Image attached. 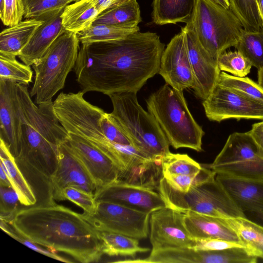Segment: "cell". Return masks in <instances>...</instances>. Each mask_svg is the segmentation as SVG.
Segmentation results:
<instances>
[{
  "instance_id": "6da1fadb",
  "label": "cell",
  "mask_w": 263,
  "mask_h": 263,
  "mask_svg": "<svg viewBox=\"0 0 263 263\" xmlns=\"http://www.w3.org/2000/svg\"><path fill=\"white\" fill-rule=\"evenodd\" d=\"M164 48L157 33L140 31L119 40L82 44L73 68L80 90L138 92L158 73Z\"/></svg>"
},
{
  "instance_id": "7a4b0ae2",
  "label": "cell",
  "mask_w": 263,
  "mask_h": 263,
  "mask_svg": "<svg viewBox=\"0 0 263 263\" xmlns=\"http://www.w3.org/2000/svg\"><path fill=\"white\" fill-rule=\"evenodd\" d=\"M8 223L23 237L81 262H98L104 254L97 230L83 214L54 200L18 209Z\"/></svg>"
},
{
  "instance_id": "3957f363",
  "label": "cell",
  "mask_w": 263,
  "mask_h": 263,
  "mask_svg": "<svg viewBox=\"0 0 263 263\" xmlns=\"http://www.w3.org/2000/svg\"><path fill=\"white\" fill-rule=\"evenodd\" d=\"M17 92L24 122L15 159L37 201L48 200L52 198L51 178L57 167L59 146L69 135L54 114L53 101L36 104L28 85L17 83Z\"/></svg>"
},
{
  "instance_id": "277c9868",
  "label": "cell",
  "mask_w": 263,
  "mask_h": 263,
  "mask_svg": "<svg viewBox=\"0 0 263 263\" xmlns=\"http://www.w3.org/2000/svg\"><path fill=\"white\" fill-rule=\"evenodd\" d=\"M137 93L126 91L108 96L113 107L109 116L133 146L148 158L161 162L171 153L170 145L154 117L139 104Z\"/></svg>"
},
{
  "instance_id": "5b68a950",
  "label": "cell",
  "mask_w": 263,
  "mask_h": 263,
  "mask_svg": "<svg viewBox=\"0 0 263 263\" xmlns=\"http://www.w3.org/2000/svg\"><path fill=\"white\" fill-rule=\"evenodd\" d=\"M146 104L173 148L202 151L204 132L190 112L182 91L166 83L149 96Z\"/></svg>"
},
{
  "instance_id": "8992f818",
  "label": "cell",
  "mask_w": 263,
  "mask_h": 263,
  "mask_svg": "<svg viewBox=\"0 0 263 263\" xmlns=\"http://www.w3.org/2000/svg\"><path fill=\"white\" fill-rule=\"evenodd\" d=\"M80 43L77 34L66 30L32 65L34 79L29 92L36 104L52 101V98L64 87L75 66Z\"/></svg>"
},
{
  "instance_id": "52a82bcc",
  "label": "cell",
  "mask_w": 263,
  "mask_h": 263,
  "mask_svg": "<svg viewBox=\"0 0 263 263\" xmlns=\"http://www.w3.org/2000/svg\"><path fill=\"white\" fill-rule=\"evenodd\" d=\"M215 177L183 192L172 187L162 176L158 192L167 207L184 214L193 212L223 218L246 217Z\"/></svg>"
},
{
  "instance_id": "ba28073f",
  "label": "cell",
  "mask_w": 263,
  "mask_h": 263,
  "mask_svg": "<svg viewBox=\"0 0 263 263\" xmlns=\"http://www.w3.org/2000/svg\"><path fill=\"white\" fill-rule=\"evenodd\" d=\"M202 47L217 59L228 48L234 47L244 28L230 9L209 0H196L190 21L186 23Z\"/></svg>"
},
{
  "instance_id": "9c48e42d",
  "label": "cell",
  "mask_w": 263,
  "mask_h": 263,
  "mask_svg": "<svg viewBox=\"0 0 263 263\" xmlns=\"http://www.w3.org/2000/svg\"><path fill=\"white\" fill-rule=\"evenodd\" d=\"M209 168L216 174L263 180V154L248 132H235Z\"/></svg>"
},
{
  "instance_id": "30bf717a",
  "label": "cell",
  "mask_w": 263,
  "mask_h": 263,
  "mask_svg": "<svg viewBox=\"0 0 263 263\" xmlns=\"http://www.w3.org/2000/svg\"><path fill=\"white\" fill-rule=\"evenodd\" d=\"M150 215L119 204L103 201L97 202V210L93 215L83 214L97 230L119 233L138 239L147 237Z\"/></svg>"
},
{
  "instance_id": "8fae6325",
  "label": "cell",
  "mask_w": 263,
  "mask_h": 263,
  "mask_svg": "<svg viewBox=\"0 0 263 263\" xmlns=\"http://www.w3.org/2000/svg\"><path fill=\"white\" fill-rule=\"evenodd\" d=\"M202 105L210 121L229 119L263 120V103L245 97L216 82Z\"/></svg>"
},
{
  "instance_id": "7c38bea8",
  "label": "cell",
  "mask_w": 263,
  "mask_h": 263,
  "mask_svg": "<svg viewBox=\"0 0 263 263\" xmlns=\"http://www.w3.org/2000/svg\"><path fill=\"white\" fill-rule=\"evenodd\" d=\"M184 217V213L167 206L151 213L152 251L192 246L194 238L185 227Z\"/></svg>"
},
{
  "instance_id": "4fadbf2b",
  "label": "cell",
  "mask_w": 263,
  "mask_h": 263,
  "mask_svg": "<svg viewBox=\"0 0 263 263\" xmlns=\"http://www.w3.org/2000/svg\"><path fill=\"white\" fill-rule=\"evenodd\" d=\"M158 73L172 88L182 91L194 85V74L190 63L185 34L181 31L167 45L161 56Z\"/></svg>"
},
{
  "instance_id": "5bb4252c",
  "label": "cell",
  "mask_w": 263,
  "mask_h": 263,
  "mask_svg": "<svg viewBox=\"0 0 263 263\" xmlns=\"http://www.w3.org/2000/svg\"><path fill=\"white\" fill-rule=\"evenodd\" d=\"M94 198L150 214L167 206L158 191L117 181L96 190Z\"/></svg>"
},
{
  "instance_id": "9a60e30c",
  "label": "cell",
  "mask_w": 263,
  "mask_h": 263,
  "mask_svg": "<svg viewBox=\"0 0 263 263\" xmlns=\"http://www.w3.org/2000/svg\"><path fill=\"white\" fill-rule=\"evenodd\" d=\"M68 135L66 143L92 179L96 191L118 180L119 170L110 157L87 140Z\"/></svg>"
},
{
  "instance_id": "2e32d148",
  "label": "cell",
  "mask_w": 263,
  "mask_h": 263,
  "mask_svg": "<svg viewBox=\"0 0 263 263\" xmlns=\"http://www.w3.org/2000/svg\"><path fill=\"white\" fill-rule=\"evenodd\" d=\"M72 186L94 195L95 184L81 161L66 142L59 146L57 169L51 178L52 198L59 200L63 190Z\"/></svg>"
},
{
  "instance_id": "e0dca14e",
  "label": "cell",
  "mask_w": 263,
  "mask_h": 263,
  "mask_svg": "<svg viewBox=\"0 0 263 263\" xmlns=\"http://www.w3.org/2000/svg\"><path fill=\"white\" fill-rule=\"evenodd\" d=\"M23 122L17 83L0 80V139L14 157L20 149Z\"/></svg>"
},
{
  "instance_id": "ac0fdd59",
  "label": "cell",
  "mask_w": 263,
  "mask_h": 263,
  "mask_svg": "<svg viewBox=\"0 0 263 263\" xmlns=\"http://www.w3.org/2000/svg\"><path fill=\"white\" fill-rule=\"evenodd\" d=\"M181 28L185 34L188 54L194 74V85L192 88L196 97L204 100L211 93L221 71L217 59L202 47L194 31L187 25Z\"/></svg>"
},
{
  "instance_id": "d6986e66",
  "label": "cell",
  "mask_w": 263,
  "mask_h": 263,
  "mask_svg": "<svg viewBox=\"0 0 263 263\" xmlns=\"http://www.w3.org/2000/svg\"><path fill=\"white\" fill-rule=\"evenodd\" d=\"M215 178L243 212L263 214V180L240 179L221 174H216Z\"/></svg>"
},
{
  "instance_id": "ffe728a7",
  "label": "cell",
  "mask_w": 263,
  "mask_h": 263,
  "mask_svg": "<svg viewBox=\"0 0 263 263\" xmlns=\"http://www.w3.org/2000/svg\"><path fill=\"white\" fill-rule=\"evenodd\" d=\"M61 14L44 21L36 30L18 57L23 63L32 66L38 61L54 41L66 30Z\"/></svg>"
},
{
  "instance_id": "44dd1931",
  "label": "cell",
  "mask_w": 263,
  "mask_h": 263,
  "mask_svg": "<svg viewBox=\"0 0 263 263\" xmlns=\"http://www.w3.org/2000/svg\"><path fill=\"white\" fill-rule=\"evenodd\" d=\"M184 222L194 239H220L242 245L236 233L222 218L187 212L184 214Z\"/></svg>"
},
{
  "instance_id": "7402d4cb",
  "label": "cell",
  "mask_w": 263,
  "mask_h": 263,
  "mask_svg": "<svg viewBox=\"0 0 263 263\" xmlns=\"http://www.w3.org/2000/svg\"><path fill=\"white\" fill-rule=\"evenodd\" d=\"M43 21L26 19L8 27L0 33V55L16 58Z\"/></svg>"
},
{
  "instance_id": "603a6c76",
  "label": "cell",
  "mask_w": 263,
  "mask_h": 263,
  "mask_svg": "<svg viewBox=\"0 0 263 263\" xmlns=\"http://www.w3.org/2000/svg\"><path fill=\"white\" fill-rule=\"evenodd\" d=\"M196 0H153L152 18L156 25L187 23L190 20Z\"/></svg>"
},
{
  "instance_id": "cb8c5ba5",
  "label": "cell",
  "mask_w": 263,
  "mask_h": 263,
  "mask_svg": "<svg viewBox=\"0 0 263 263\" xmlns=\"http://www.w3.org/2000/svg\"><path fill=\"white\" fill-rule=\"evenodd\" d=\"M0 159L6 168L12 187L18 196L20 203L26 206L35 205L37 199L33 189L18 166L15 157L1 139Z\"/></svg>"
},
{
  "instance_id": "d4e9b609",
  "label": "cell",
  "mask_w": 263,
  "mask_h": 263,
  "mask_svg": "<svg viewBox=\"0 0 263 263\" xmlns=\"http://www.w3.org/2000/svg\"><path fill=\"white\" fill-rule=\"evenodd\" d=\"M99 14L91 0H79L65 8L62 23L66 31L78 34L91 26Z\"/></svg>"
},
{
  "instance_id": "484cf974",
  "label": "cell",
  "mask_w": 263,
  "mask_h": 263,
  "mask_svg": "<svg viewBox=\"0 0 263 263\" xmlns=\"http://www.w3.org/2000/svg\"><path fill=\"white\" fill-rule=\"evenodd\" d=\"M237 234L249 252L263 259V226L246 218H222Z\"/></svg>"
},
{
  "instance_id": "4316f807",
  "label": "cell",
  "mask_w": 263,
  "mask_h": 263,
  "mask_svg": "<svg viewBox=\"0 0 263 263\" xmlns=\"http://www.w3.org/2000/svg\"><path fill=\"white\" fill-rule=\"evenodd\" d=\"M142 21L141 11L136 0H128L100 13L92 25L135 27Z\"/></svg>"
},
{
  "instance_id": "83f0119b",
  "label": "cell",
  "mask_w": 263,
  "mask_h": 263,
  "mask_svg": "<svg viewBox=\"0 0 263 263\" xmlns=\"http://www.w3.org/2000/svg\"><path fill=\"white\" fill-rule=\"evenodd\" d=\"M104 254L109 256L134 257L149 249L139 245V239L112 232L97 230Z\"/></svg>"
},
{
  "instance_id": "f1b7e54d",
  "label": "cell",
  "mask_w": 263,
  "mask_h": 263,
  "mask_svg": "<svg viewBox=\"0 0 263 263\" xmlns=\"http://www.w3.org/2000/svg\"><path fill=\"white\" fill-rule=\"evenodd\" d=\"M140 31L139 27H123L105 25H92L77 34L81 44L110 42L123 39Z\"/></svg>"
},
{
  "instance_id": "f546056e",
  "label": "cell",
  "mask_w": 263,
  "mask_h": 263,
  "mask_svg": "<svg viewBox=\"0 0 263 263\" xmlns=\"http://www.w3.org/2000/svg\"><path fill=\"white\" fill-rule=\"evenodd\" d=\"M79 0H23L24 17L45 21L62 14L69 4Z\"/></svg>"
},
{
  "instance_id": "4dcf8cb0",
  "label": "cell",
  "mask_w": 263,
  "mask_h": 263,
  "mask_svg": "<svg viewBox=\"0 0 263 263\" xmlns=\"http://www.w3.org/2000/svg\"><path fill=\"white\" fill-rule=\"evenodd\" d=\"M257 70L263 67V30H243L234 46Z\"/></svg>"
},
{
  "instance_id": "1f68e13d",
  "label": "cell",
  "mask_w": 263,
  "mask_h": 263,
  "mask_svg": "<svg viewBox=\"0 0 263 263\" xmlns=\"http://www.w3.org/2000/svg\"><path fill=\"white\" fill-rule=\"evenodd\" d=\"M230 9L239 19L245 30H263L257 0H229Z\"/></svg>"
},
{
  "instance_id": "d6a6232c",
  "label": "cell",
  "mask_w": 263,
  "mask_h": 263,
  "mask_svg": "<svg viewBox=\"0 0 263 263\" xmlns=\"http://www.w3.org/2000/svg\"><path fill=\"white\" fill-rule=\"evenodd\" d=\"M217 83L251 99L263 103V88L247 77H239L220 72Z\"/></svg>"
},
{
  "instance_id": "836d02e7",
  "label": "cell",
  "mask_w": 263,
  "mask_h": 263,
  "mask_svg": "<svg viewBox=\"0 0 263 263\" xmlns=\"http://www.w3.org/2000/svg\"><path fill=\"white\" fill-rule=\"evenodd\" d=\"M202 166L187 154L170 153L161 161L163 177L171 175H195L198 174Z\"/></svg>"
},
{
  "instance_id": "e575fe53",
  "label": "cell",
  "mask_w": 263,
  "mask_h": 263,
  "mask_svg": "<svg viewBox=\"0 0 263 263\" xmlns=\"http://www.w3.org/2000/svg\"><path fill=\"white\" fill-rule=\"evenodd\" d=\"M32 77L30 66L19 62L16 58L0 55V80L28 85Z\"/></svg>"
},
{
  "instance_id": "d590c367",
  "label": "cell",
  "mask_w": 263,
  "mask_h": 263,
  "mask_svg": "<svg viewBox=\"0 0 263 263\" xmlns=\"http://www.w3.org/2000/svg\"><path fill=\"white\" fill-rule=\"evenodd\" d=\"M217 62L220 71L239 77L247 76L252 67L248 60L237 50L222 52L217 58Z\"/></svg>"
},
{
  "instance_id": "8d00e7d4",
  "label": "cell",
  "mask_w": 263,
  "mask_h": 263,
  "mask_svg": "<svg viewBox=\"0 0 263 263\" xmlns=\"http://www.w3.org/2000/svg\"><path fill=\"white\" fill-rule=\"evenodd\" d=\"M216 173L210 168L202 166L200 172L195 175H171L164 177L173 189L183 192H187L192 186L206 182L216 177Z\"/></svg>"
},
{
  "instance_id": "74e56055",
  "label": "cell",
  "mask_w": 263,
  "mask_h": 263,
  "mask_svg": "<svg viewBox=\"0 0 263 263\" xmlns=\"http://www.w3.org/2000/svg\"><path fill=\"white\" fill-rule=\"evenodd\" d=\"M69 200L83 210L84 215L92 216L97 210L94 195L81 189L68 186L62 191L58 201Z\"/></svg>"
},
{
  "instance_id": "f35d334b",
  "label": "cell",
  "mask_w": 263,
  "mask_h": 263,
  "mask_svg": "<svg viewBox=\"0 0 263 263\" xmlns=\"http://www.w3.org/2000/svg\"><path fill=\"white\" fill-rule=\"evenodd\" d=\"M24 15L23 0H3L0 5V17L3 24L10 27L22 21Z\"/></svg>"
},
{
  "instance_id": "ab89813d",
  "label": "cell",
  "mask_w": 263,
  "mask_h": 263,
  "mask_svg": "<svg viewBox=\"0 0 263 263\" xmlns=\"http://www.w3.org/2000/svg\"><path fill=\"white\" fill-rule=\"evenodd\" d=\"M1 218L10 220L18 209V196L11 186L0 185Z\"/></svg>"
},
{
  "instance_id": "60d3db41",
  "label": "cell",
  "mask_w": 263,
  "mask_h": 263,
  "mask_svg": "<svg viewBox=\"0 0 263 263\" xmlns=\"http://www.w3.org/2000/svg\"><path fill=\"white\" fill-rule=\"evenodd\" d=\"M237 247L244 246L239 243L223 239L198 238L194 239V242L190 248L200 251H214Z\"/></svg>"
},
{
  "instance_id": "b9f144b4",
  "label": "cell",
  "mask_w": 263,
  "mask_h": 263,
  "mask_svg": "<svg viewBox=\"0 0 263 263\" xmlns=\"http://www.w3.org/2000/svg\"><path fill=\"white\" fill-rule=\"evenodd\" d=\"M8 234L26 247L45 256L64 262H72L58 255L56 252H53L47 248L45 249L43 247H41L42 246L23 237L17 233L14 229L10 231Z\"/></svg>"
},
{
  "instance_id": "7bdbcfd3",
  "label": "cell",
  "mask_w": 263,
  "mask_h": 263,
  "mask_svg": "<svg viewBox=\"0 0 263 263\" xmlns=\"http://www.w3.org/2000/svg\"><path fill=\"white\" fill-rule=\"evenodd\" d=\"M263 154V121L252 124L248 131Z\"/></svg>"
},
{
  "instance_id": "ee69618b",
  "label": "cell",
  "mask_w": 263,
  "mask_h": 263,
  "mask_svg": "<svg viewBox=\"0 0 263 263\" xmlns=\"http://www.w3.org/2000/svg\"><path fill=\"white\" fill-rule=\"evenodd\" d=\"M100 14L108 9L118 6L128 0H91Z\"/></svg>"
},
{
  "instance_id": "f6af8a7d",
  "label": "cell",
  "mask_w": 263,
  "mask_h": 263,
  "mask_svg": "<svg viewBox=\"0 0 263 263\" xmlns=\"http://www.w3.org/2000/svg\"><path fill=\"white\" fill-rule=\"evenodd\" d=\"M0 185L12 187L10 179L7 175L5 166L1 162H0Z\"/></svg>"
},
{
  "instance_id": "bcb514c9",
  "label": "cell",
  "mask_w": 263,
  "mask_h": 263,
  "mask_svg": "<svg viewBox=\"0 0 263 263\" xmlns=\"http://www.w3.org/2000/svg\"><path fill=\"white\" fill-rule=\"evenodd\" d=\"M212 3L219 5L224 8L230 9V3L229 0H209Z\"/></svg>"
},
{
  "instance_id": "7dc6e473",
  "label": "cell",
  "mask_w": 263,
  "mask_h": 263,
  "mask_svg": "<svg viewBox=\"0 0 263 263\" xmlns=\"http://www.w3.org/2000/svg\"><path fill=\"white\" fill-rule=\"evenodd\" d=\"M258 84L263 88V67L257 70Z\"/></svg>"
},
{
  "instance_id": "c3c4849f",
  "label": "cell",
  "mask_w": 263,
  "mask_h": 263,
  "mask_svg": "<svg viewBox=\"0 0 263 263\" xmlns=\"http://www.w3.org/2000/svg\"><path fill=\"white\" fill-rule=\"evenodd\" d=\"M258 8L263 25V0H257Z\"/></svg>"
},
{
  "instance_id": "681fc988",
  "label": "cell",
  "mask_w": 263,
  "mask_h": 263,
  "mask_svg": "<svg viewBox=\"0 0 263 263\" xmlns=\"http://www.w3.org/2000/svg\"><path fill=\"white\" fill-rule=\"evenodd\" d=\"M257 217L259 218V219L263 222V214H256Z\"/></svg>"
}]
</instances>
